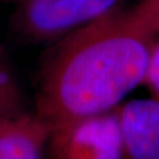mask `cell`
Instances as JSON below:
<instances>
[{
  "label": "cell",
  "mask_w": 159,
  "mask_h": 159,
  "mask_svg": "<svg viewBox=\"0 0 159 159\" xmlns=\"http://www.w3.org/2000/svg\"><path fill=\"white\" fill-rule=\"evenodd\" d=\"M48 150L53 159H125L116 111L54 127Z\"/></svg>",
  "instance_id": "3957f363"
},
{
  "label": "cell",
  "mask_w": 159,
  "mask_h": 159,
  "mask_svg": "<svg viewBox=\"0 0 159 159\" xmlns=\"http://www.w3.org/2000/svg\"><path fill=\"white\" fill-rule=\"evenodd\" d=\"M119 0H27L17 13V33L31 43L59 41L117 8Z\"/></svg>",
  "instance_id": "7a4b0ae2"
},
{
  "label": "cell",
  "mask_w": 159,
  "mask_h": 159,
  "mask_svg": "<svg viewBox=\"0 0 159 159\" xmlns=\"http://www.w3.org/2000/svg\"><path fill=\"white\" fill-rule=\"evenodd\" d=\"M54 127L35 113L0 118V159H45Z\"/></svg>",
  "instance_id": "5b68a950"
},
{
  "label": "cell",
  "mask_w": 159,
  "mask_h": 159,
  "mask_svg": "<svg viewBox=\"0 0 159 159\" xmlns=\"http://www.w3.org/2000/svg\"><path fill=\"white\" fill-rule=\"evenodd\" d=\"M125 159H159V100L153 97L114 108Z\"/></svg>",
  "instance_id": "277c9868"
},
{
  "label": "cell",
  "mask_w": 159,
  "mask_h": 159,
  "mask_svg": "<svg viewBox=\"0 0 159 159\" xmlns=\"http://www.w3.org/2000/svg\"><path fill=\"white\" fill-rule=\"evenodd\" d=\"M144 84L148 85L151 96L159 100V37L150 56Z\"/></svg>",
  "instance_id": "52a82bcc"
},
{
  "label": "cell",
  "mask_w": 159,
  "mask_h": 159,
  "mask_svg": "<svg viewBox=\"0 0 159 159\" xmlns=\"http://www.w3.org/2000/svg\"><path fill=\"white\" fill-rule=\"evenodd\" d=\"M159 0L116 8L59 40L40 68L35 113L53 127L113 111L144 84Z\"/></svg>",
  "instance_id": "6da1fadb"
},
{
  "label": "cell",
  "mask_w": 159,
  "mask_h": 159,
  "mask_svg": "<svg viewBox=\"0 0 159 159\" xmlns=\"http://www.w3.org/2000/svg\"><path fill=\"white\" fill-rule=\"evenodd\" d=\"M23 110V96L18 81L0 52V118L16 116Z\"/></svg>",
  "instance_id": "8992f818"
}]
</instances>
